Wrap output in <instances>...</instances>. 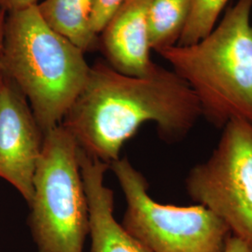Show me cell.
<instances>
[{
  "label": "cell",
  "mask_w": 252,
  "mask_h": 252,
  "mask_svg": "<svg viewBox=\"0 0 252 252\" xmlns=\"http://www.w3.org/2000/svg\"><path fill=\"white\" fill-rule=\"evenodd\" d=\"M4 77H5V74H4V71H3V68H2V65H1V61H0V89H1L2 83H3V81H4Z\"/></svg>",
  "instance_id": "cell-17"
},
{
  "label": "cell",
  "mask_w": 252,
  "mask_h": 252,
  "mask_svg": "<svg viewBox=\"0 0 252 252\" xmlns=\"http://www.w3.org/2000/svg\"><path fill=\"white\" fill-rule=\"evenodd\" d=\"M94 0H44L37 10L46 24L85 53L99 49V35L91 24Z\"/></svg>",
  "instance_id": "cell-10"
},
{
  "label": "cell",
  "mask_w": 252,
  "mask_h": 252,
  "mask_svg": "<svg viewBox=\"0 0 252 252\" xmlns=\"http://www.w3.org/2000/svg\"><path fill=\"white\" fill-rule=\"evenodd\" d=\"M126 199L122 225L153 252H224L232 235L202 205H163L149 194L144 176L126 158L110 163Z\"/></svg>",
  "instance_id": "cell-5"
},
{
  "label": "cell",
  "mask_w": 252,
  "mask_h": 252,
  "mask_svg": "<svg viewBox=\"0 0 252 252\" xmlns=\"http://www.w3.org/2000/svg\"><path fill=\"white\" fill-rule=\"evenodd\" d=\"M44 133L30 105L5 75L0 89V178L30 203Z\"/></svg>",
  "instance_id": "cell-7"
},
{
  "label": "cell",
  "mask_w": 252,
  "mask_h": 252,
  "mask_svg": "<svg viewBox=\"0 0 252 252\" xmlns=\"http://www.w3.org/2000/svg\"><path fill=\"white\" fill-rule=\"evenodd\" d=\"M201 116L196 95L173 70L157 65L150 76L136 78L97 62L61 125L83 152L110 165L145 123H155L162 137L176 141Z\"/></svg>",
  "instance_id": "cell-1"
},
{
  "label": "cell",
  "mask_w": 252,
  "mask_h": 252,
  "mask_svg": "<svg viewBox=\"0 0 252 252\" xmlns=\"http://www.w3.org/2000/svg\"><path fill=\"white\" fill-rule=\"evenodd\" d=\"M231 0H191L187 24L178 45H191L207 36Z\"/></svg>",
  "instance_id": "cell-12"
},
{
  "label": "cell",
  "mask_w": 252,
  "mask_h": 252,
  "mask_svg": "<svg viewBox=\"0 0 252 252\" xmlns=\"http://www.w3.org/2000/svg\"><path fill=\"white\" fill-rule=\"evenodd\" d=\"M191 0H150L148 24L152 50L177 45L187 24Z\"/></svg>",
  "instance_id": "cell-11"
},
{
  "label": "cell",
  "mask_w": 252,
  "mask_h": 252,
  "mask_svg": "<svg viewBox=\"0 0 252 252\" xmlns=\"http://www.w3.org/2000/svg\"><path fill=\"white\" fill-rule=\"evenodd\" d=\"M0 61L44 134L61 125L91 67L81 49L46 24L36 5L7 13Z\"/></svg>",
  "instance_id": "cell-2"
},
{
  "label": "cell",
  "mask_w": 252,
  "mask_h": 252,
  "mask_svg": "<svg viewBox=\"0 0 252 252\" xmlns=\"http://www.w3.org/2000/svg\"><path fill=\"white\" fill-rule=\"evenodd\" d=\"M252 0H237L204 38L158 54L196 95L218 128L234 119L252 124Z\"/></svg>",
  "instance_id": "cell-3"
},
{
  "label": "cell",
  "mask_w": 252,
  "mask_h": 252,
  "mask_svg": "<svg viewBox=\"0 0 252 252\" xmlns=\"http://www.w3.org/2000/svg\"><path fill=\"white\" fill-rule=\"evenodd\" d=\"M28 206V225L37 252H83L90 213L80 147L62 125L44 134Z\"/></svg>",
  "instance_id": "cell-4"
},
{
  "label": "cell",
  "mask_w": 252,
  "mask_h": 252,
  "mask_svg": "<svg viewBox=\"0 0 252 252\" xmlns=\"http://www.w3.org/2000/svg\"><path fill=\"white\" fill-rule=\"evenodd\" d=\"M37 5V0H0V6L7 13L28 9Z\"/></svg>",
  "instance_id": "cell-14"
},
{
  "label": "cell",
  "mask_w": 252,
  "mask_h": 252,
  "mask_svg": "<svg viewBox=\"0 0 252 252\" xmlns=\"http://www.w3.org/2000/svg\"><path fill=\"white\" fill-rule=\"evenodd\" d=\"M224 252H252V250L243 240L232 234L227 240Z\"/></svg>",
  "instance_id": "cell-15"
},
{
  "label": "cell",
  "mask_w": 252,
  "mask_h": 252,
  "mask_svg": "<svg viewBox=\"0 0 252 252\" xmlns=\"http://www.w3.org/2000/svg\"><path fill=\"white\" fill-rule=\"evenodd\" d=\"M149 5L150 0H126L100 32L99 49L117 72L145 78L158 65L151 58Z\"/></svg>",
  "instance_id": "cell-8"
},
{
  "label": "cell",
  "mask_w": 252,
  "mask_h": 252,
  "mask_svg": "<svg viewBox=\"0 0 252 252\" xmlns=\"http://www.w3.org/2000/svg\"><path fill=\"white\" fill-rule=\"evenodd\" d=\"M80 165L90 213V252H153L113 215V190L104 182L110 165L101 162L80 148Z\"/></svg>",
  "instance_id": "cell-9"
},
{
  "label": "cell",
  "mask_w": 252,
  "mask_h": 252,
  "mask_svg": "<svg viewBox=\"0 0 252 252\" xmlns=\"http://www.w3.org/2000/svg\"><path fill=\"white\" fill-rule=\"evenodd\" d=\"M7 12L1 8L0 6V51L3 44V38H4V31H5V23H6Z\"/></svg>",
  "instance_id": "cell-16"
},
{
  "label": "cell",
  "mask_w": 252,
  "mask_h": 252,
  "mask_svg": "<svg viewBox=\"0 0 252 252\" xmlns=\"http://www.w3.org/2000/svg\"><path fill=\"white\" fill-rule=\"evenodd\" d=\"M186 188L252 250V123L228 122L211 156L189 171Z\"/></svg>",
  "instance_id": "cell-6"
},
{
  "label": "cell",
  "mask_w": 252,
  "mask_h": 252,
  "mask_svg": "<svg viewBox=\"0 0 252 252\" xmlns=\"http://www.w3.org/2000/svg\"><path fill=\"white\" fill-rule=\"evenodd\" d=\"M126 0H94L92 9L91 24L95 33L98 35L106 26L108 19L114 11Z\"/></svg>",
  "instance_id": "cell-13"
}]
</instances>
